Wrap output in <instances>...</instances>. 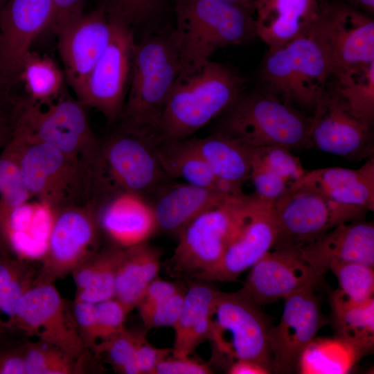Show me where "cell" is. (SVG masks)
<instances>
[{
	"mask_svg": "<svg viewBox=\"0 0 374 374\" xmlns=\"http://www.w3.org/2000/svg\"><path fill=\"white\" fill-rule=\"evenodd\" d=\"M370 16L374 13V0H339Z\"/></svg>",
	"mask_w": 374,
	"mask_h": 374,
	"instance_id": "9f6ffc18",
	"label": "cell"
},
{
	"mask_svg": "<svg viewBox=\"0 0 374 374\" xmlns=\"http://www.w3.org/2000/svg\"><path fill=\"white\" fill-rule=\"evenodd\" d=\"M122 248L99 249L71 273L75 285V300L91 303L114 298L115 277Z\"/></svg>",
	"mask_w": 374,
	"mask_h": 374,
	"instance_id": "4dcf8cb0",
	"label": "cell"
},
{
	"mask_svg": "<svg viewBox=\"0 0 374 374\" xmlns=\"http://www.w3.org/2000/svg\"><path fill=\"white\" fill-rule=\"evenodd\" d=\"M7 0H0V9L4 5Z\"/></svg>",
	"mask_w": 374,
	"mask_h": 374,
	"instance_id": "91938a15",
	"label": "cell"
},
{
	"mask_svg": "<svg viewBox=\"0 0 374 374\" xmlns=\"http://www.w3.org/2000/svg\"><path fill=\"white\" fill-rule=\"evenodd\" d=\"M229 374H268L271 371L266 366L248 360H238L227 367Z\"/></svg>",
	"mask_w": 374,
	"mask_h": 374,
	"instance_id": "11a10c76",
	"label": "cell"
},
{
	"mask_svg": "<svg viewBox=\"0 0 374 374\" xmlns=\"http://www.w3.org/2000/svg\"><path fill=\"white\" fill-rule=\"evenodd\" d=\"M276 242L301 247L332 228L363 220L369 211L336 202L307 186L294 183L274 204Z\"/></svg>",
	"mask_w": 374,
	"mask_h": 374,
	"instance_id": "8fae6325",
	"label": "cell"
},
{
	"mask_svg": "<svg viewBox=\"0 0 374 374\" xmlns=\"http://www.w3.org/2000/svg\"><path fill=\"white\" fill-rule=\"evenodd\" d=\"M245 87V79L236 71L211 60L177 79L157 125L160 141L186 139L224 113Z\"/></svg>",
	"mask_w": 374,
	"mask_h": 374,
	"instance_id": "6da1fadb",
	"label": "cell"
},
{
	"mask_svg": "<svg viewBox=\"0 0 374 374\" xmlns=\"http://www.w3.org/2000/svg\"><path fill=\"white\" fill-rule=\"evenodd\" d=\"M101 231L93 200L57 210L35 282L65 278L100 249Z\"/></svg>",
	"mask_w": 374,
	"mask_h": 374,
	"instance_id": "7c38bea8",
	"label": "cell"
},
{
	"mask_svg": "<svg viewBox=\"0 0 374 374\" xmlns=\"http://www.w3.org/2000/svg\"><path fill=\"white\" fill-rule=\"evenodd\" d=\"M98 342L123 330L128 312L115 298L95 303ZM98 344V343H97Z\"/></svg>",
	"mask_w": 374,
	"mask_h": 374,
	"instance_id": "ee69618b",
	"label": "cell"
},
{
	"mask_svg": "<svg viewBox=\"0 0 374 374\" xmlns=\"http://www.w3.org/2000/svg\"><path fill=\"white\" fill-rule=\"evenodd\" d=\"M53 13L48 30L57 35L83 13L86 0H51Z\"/></svg>",
	"mask_w": 374,
	"mask_h": 374,
	"instance_id": "681fc988",
	"label": "cell"
},
{
	"mask_svg": "<svg viewBox=\"0 0 374 374\" xmlns=\"http://www.w3.org/2000/svg\"><path fill=\"white\" fill-rule=\"evenodd\" d=\"M180 288L175 283L164 280L158 277L154 278L148 286L136 307L141 317L146 314L157 305L171 296Z\"/></svg>",
	"mask_w": 374,
	"mask_h": 374,
	"instance_id": "f907efd6",
	"label": "cell"
},
{
	"mask_svg": "<svg viewBox=\"0 0 374 374\" xmlns=\"http://www.w3.org/2000/svg\"><path fill=\"white\" fill-rule=\"evenodd\" d=\"M180 55L177 79L199 70L218 49L256 36L252 13L224 0H173Z\"/></svg>",
	"mask_w": 374,
	"mask_h": 374,
	"instance_id": "7a4b0ae2",
	"label": "cell"
},
{
	"mask_svg": "<svg viewBox=\"0 0 374 374\" xmlns=\"http://www.w3.org/2000/svg\"><path fill=\"white\" fill-rule=\"evenodd\" d=\"M216 177L239 186L249 179L253 148L222 132L190 139Z\"/></svg>",
	"mask_w": 374,
	"mask_h": 374,
	"instance_id": "f546056e",
	"label": "cell"
},
{
	"mask_svg": "<svg viewBox=\"0 0 374 374\" xmlns=\"http://www.w3.org/2000/svg\"><path fill=\"white\" fill-rule=\"evenodd\" d=\"M71 305L83 345L92 353L98 342L95 304L74 299Z\"/></svg>",
	"mask_w": 374,
	"mask_h": 374,
	"instance_id": "7dc6e473",
	"label": "cell"
},
{
	"mask_svg": "<svg viewBox=\"0 0 374 374\" xmlns=\"http://www.w3.org/2000/svg\"><path fill=\"white\" fill-rule=\"evenodd\" d=\"M5 333H6V332H5ZM3 334H4V333H0V336H1V335H3Z\"/></svg>",
	"mask_w": 374,
	"mask_h": 374,
	"instance_id": "94428289",
	"label": "cell"
},
{
	"mask_svg": "<svg viewBox=\"0 0 374 374\" xmlns=\"http://www.w3.org/2000/svg\"><path fill=\"white\" fill-rule=\"evenodd\" d=\"M9 141L33 198L56 210L90 200L91 173L79 161L51 145L15 132Z\"/></svg>",
	"mask_w": 374,
	"mask_h": 374,
	"instance_id": "ba28073f",
	"label": "cell"
},
{
	"mask_svg": "<svg viewBox=\"0 0 374 374\" xmlns=\"http://www.w3.org/2000/svg\"><path fill=\"white\" fill-rule=\"evenodd\" d=\"M14 332L54 345L75 357L93 354L83 345L71 305L53 283L35 282L24 292L16 308Z\"/></svg>",
	"mask_w": 374,
	"mask_h": 374,
	"instance_id": "4fadbf2b",
	"label": "cell"
},
{
	"mask_svg": "<svg viewBox=\"0 0 374 374\" xmlns=\"http://www.w3.org/2000/svg\"><path fill=\"white\" fill-rule=\"evenodd\" d=\"M219 290L205 280L192 282L185 290L180 316L172 327L174 357H188L208 339L211 314Z\"/></svg>",
	"mask_w": 374,
	"mask_h": 374,
	"instance_id": "4316f807",
	"label": "cell"
},
{
	"mask_svg": "<svg viewBox=\"0 0 374 374\" xmlns=\"http://www.w3.org/2000/svg\"><path fill=\"white\" fill-rule=\"evenodd\" d=\"M10 89L11 87L5 79L0 69V109L6 107L11 101Z\"/></svg>",
	"mask_w": 374,
	"mask_h": 374,
	"instance_id": "6f0895ef",
	"label": "cell"
},
{
	"mask_svg": "<svg viewBox=\"0 0 374 374\" xmlns=\"http://www.w3.org/2000/svg\"><path fill=\"white\" fill-rule=\"evenodd\" d=\"M12 113L15 132L56 148L91 172L100 141L91 129L85 107L66 89L44 103L13 96Z\"/></svg>",
	"mask_w": 374,
	"mask_h": 374,
	"instance_id": "8992f818",
	"label": "cell"
},
{
	"mask_svg": "<svg viewBox=\"0 0 374 374\" xmlns=\"http://www.w3.org/2000/svg\"><path fill=\"white\" fill-rule=\"evenodd\" d=\"M172 353V348H158L146 339L145 334L140 339L135 353V360L140 374H154L158 364Z\"/></svg>",
	"mask_w": 374,
	"mask_h": 374,
	"instance_id": "816d5d0a",
	"label": "cell"
},
{
	"mask_svg": "<svg viewBox=\"0 0 374 374\" xmlns=\"http://www.w3.org/2000/svg\"><path fill=\"white\" fill-rule=\"evenodd\" d=\"M332 87L350 113L373 126L374 122V61L332 73Z\"/></svg>",
	"mask_w": 374,
	"mask_h": 374,
	"instance_id": "e575fe53",
	"label": "cell"
},
{
	"mask_svg": "<svg viewBox=\"0 0 374 374\" xmlns=\"http://www.w3.org/2000/svg\"><path fill=\"white\" fill-rule=\"evenodd\" d=\"M334 328L337 336L350 342L365 355L374 346V298L361 303L330 297Z\"/></svg>",
	"mask_w": 374,
	"mask_h": 374,
	"instance_id": "d590c367",
	"label": "cell"
},
{
	"mask_svg": "<svg viewBox=\"0 0 374 374\" xmlns=\"http://www.w3.org/2000/svg\"><path fill=\"white\" fill-rule=\"evenodd\" d=\"M179 71V49L174 30L148 35L135 43L120 125L158 132L161 115Z\"/></svg>",
	"mask_w": 374,
	"mask_h": 374,
	"instance_id": "3957f363",
	"label": "cell"
},
{
	"mask_svg": "<svg viewBox=\"0 0 374 374\" xmlns=\"http://www.w3.org/2000/svg\"><path fill=\"white\" fill-rule=\"evenodd\" d=\"M329 270L338 283L331 296L352 303H361L373 297V267L354 261H337L330 265Z\"/></svg>",
	"mask_w": 374,
	"mask_h": 374,
	"instance_id": "f35d334b",
	"label": "cell"
},
{
	"mask_svg": "<svg viewBox=\"0 0 374 374\" xmlns=\"http://www.w3.org/2000/svg\"><path fill=\"white\" fill-rule=\"evenodd\" d=\"M231 196L234 195L184 183L166 189L152 206L157 226L179 233L198 215Z\"/></svg>",
	"mask_w": 374,
	"mask_h": 374,
	"instance_id": "83f0119b",
	"label": "cell"
},
{
	"mask_svg": "<svg viewBox=\"0 0 374 374\" xmlns=\"http://www.w3.org/2000/svg\"><path fill=\"white\" fill-rule=\"evenodd\" d=\"M145 332H134L125 328L117 334L100 341L92 350L94 357L104 359L121 374H140L135 360L137 345Z\"/></svg>",
	"mask_w": 374,
	"mask_h": 374,
	"instance_id": "ab89813d",
	"label": "cell"
},
{
	"mask_svg": "<svg viewBox=\"0 0 374 374\" xmlns=\"http://www.w3.org/2000/svg\"><path fill=\"white\" fill-rule=\"evenodd\" d=\"M301 258L320 279L337 261L374 267V224L363 220L340 224L299 247Z\"/></svg>",
	"mask_w": 374,
	"mask_h": 374,
	"instance_id": "603a6c76",
	"label": "cell"
},
{
	"mask_svg": "<svg viewBox=\"0 0 374 374\" xmlns=\"http://www.w3.org/2000/svg\"><path fill=\"white\" fill-rule=\"evenodd\" d=\"M154 134L119 126L100 141L91 170V199L121 193L144 195L166 176L155 156Z\"/></svg>",
	"mask_w": 374,
	"mask_h": 374,
	"instance_id": "277c9868",
	"label": "cell"
},
{
	"mask_svg": "<svg viewBox=\"0 0 374 374\" xmlns=\"http://www.w3.org/2000/svg\"><path fill=\"white\" fill-rule=\"evenodd\" d=\"M93 201L101 233L114 246L125 249L147 242L158 228L152 206L141 195L126 192Z\"/></svg>",
	"mask_w": 374,
	"mask_h": 374,
	"instance_id": "cb8c5ba5",
	"label": "cell"
},
{
	"mask_svg": "<svg viewBox=\"0 0 374 374\" xmlns=\"http://www.w3.org/2000/svg\"><path fill=\"white\" fill-rule=\"evenodd\" d=\"M57 210L32 198L0 214V249L23 260L43 258Z\"/></svg>",
	"mask_w": 374,
	"mask_h": 374,
	"instance_id": "7402d4cb",
	"label": "cell"
},
{
	"mask_svg": "<svg viewBox=\"0 0 374 374\" xmlns=\"http://www.w3.org/2000/svg\"><path fill=\"white\" fill-rule=\"evenodd\" d=\"M310 30L323 45L332 73L374 61V21L357 9L339 0H318Z\"/></svg>",
	"mask_w": 374,
	"mask_h": 374,
	"instance_id": "5bb4252c",
	"label": "cell"
},
{
	"mask_svg": "<svg viewBox=\"0 0 374 374\" xmlns=\"http://www.w3.org/2000/svg\"><path fill=\"white\" fill-rule=\"evenodd\" d=\"M291 150L280 145L253 148L251 168L272 172L287 181L290 186L305 174L300 159Z\"/></svg>",
	"mask_w": 374,
	"mask_h": 374,
	"instance_id": "b9f144b4",
	"label": "cell"
},
{
	"mask_svg": "<svg viewBox=\"0 0 374 374\" xmlns=\"http://www.w3.org/2000/svg\"><path fill=\"white\" fill-rule=\"evenodd\" d=\"M15 129L12 101L0 109V148H3L10 139Z\"/></svg>",
	"mask_w": 374,
	"mask_h": 374,
	"instance_id": "db71d44e",
	"label": "cell"
},
{
	"mask_svg": "<svg viewBox=\"0 0 374 374\" xmlns=\"http://www.w3.org/2000/svg\"><path fill=\"white\" fill-rule=\"evenodd\" d=\"M224 114L217 131L251 148H305L310 117L264 90L244 93Z\"/></svg>",
	"mask_w": 374,
	"mask_h": 374,
	"instance_id": "52a82bcc",
	"label": "cell"
},
{
	"mask_svg": "<svg viewBox=\"0 0 374 374\" xmlns=\"http://www.w3.org/2000/svg\"><path fill=\"white\" fill-rule=\"evenodd\" d=\"M94 359L93 354L78 358L54 345L26 338V374L87 373Z\"/></svg>",
	"mask_w": 374,
	"mask_h": 374,
	"instance_id": "74e56055",
	"label": "cell"
},
{
	"mask_svg": "<svg viewBox=\"0 0 374 374\" xmlns=\"http://www.w3.org/2000/svg\"><path fill=\"white\" fill-rule=\"evenodd\" d=\"M51 0H7L0 9V69L10 87L31 44L48 29Z\"/></svg>",
	"mask_w": 374,
	"mask_h": 374,
	"instance_id": "44dd1931",
	"label": "cell"
},
{
	"mask_svg": "<svg viewBox=\"0 0 374 374\" xmlns=\"http://www.w3.org/2000/svg\"><path fill=\"white\" fill-rule=\"evenodd\" d=\"M364 355L359 348L337 335L316 337L303 350L296 371L301 374H346Z\"/></svg>",
	"mask_w": 374,
	"mask_h": 374,
	"instance_id": "d6a6232c",
	"label": "cell"
},
{
	"mask_svg": "<svg viewBox=\"0 0 374 374\" xmlns=\"http://www.w3.org/2000/svg\"><path fill=\"white\" fill-rule=\"evenodd\" d=\"M110 19L113 24L110 42L76 99L112 123L119 121L123 110L136 42L131 26Z\"/></svg>",
	"mask_w": 374,
	"mask_h": 374,
	"instance_id": "9a60e30c",
	"label": "cell"
},
{
	"mask_svg": "<svg viewBox=\"0 0 374 374\" xmlns=\"http://www.w3.org/2000/svg\"><path fill=\"white\" fill-rule=\"evenodd\" d=\"M65 75L48 55L29 51L23 57L17 81L21 82L26 98L44 103L60 96L65 89Z\"/></svg>",
	"mask_w": 374,
	"mask_h": 374,
	"instance_id": "8d00e7d4",
	"label": "cell"
},
{
	"mask_svg": "<svg viewBox=\"0 0 374 374\" xmlns=\"http://www.w3.org/2000/svg\"><path fill=\"white\" fill-rule=\"evenodd\" d=\"M161 253L147 242L123 249L118 264L114 298L129 313L137 307L161 268Z\"/></svg>",
	"mask_w": 374,
	"mask_h": 374,
	"instance_id": "f1b7e54d",
	"label": "cell"
},
{
	"mask_svg": "<svg viewBox=\"0 0 374 374\" xmlns=\"http://www.w3.org/2000/svg\"><path fill=\"white\" fill-rule=\"evenodd\" d=\"M112 29V19L98 6L57 35L65 77L76 98L109 44Z\"/></svg>",
	"mask_w": 374,
	"mask_h": 374,
	"instance_id": "ffe728a7",
	"label": "cell"
},
{
	"mask_svg": "<svg viewBox=\"0 0 374 374\" xmlns=\"http://www.w3.org/2000/svg\"><path fill=\"white\" fill-rule=\"evenodd\" d=\"M296 183L310 187L340 204L374 210V159L360 168L328 167L306 171Z\"/></svg>",
	"mask_w": 374,
	"mask_h": 374,
	"instance_id": "484cf974",
	"label": "cell"
},
{
	"mask_svg": "<svg viewBox=\"0 0 374 374\" xmlns=\"http://www.w3.org/2000/svg\"><path fill=\"white\" fill-rule=\"evenodd\" d=\"M252 196H231L198 215L179 233L170 272L195 277L219 264L237 233Z\"/></svg>",
	"mask_w": 374,
	"mask_h": 374,
	"instance_id": "30bf717a",
	"label": "cell"
},
{
	"mask_svg": "<svg viewBox=\"0 0 374 374\" xmlns=\"http://www.w3.org/2000/svg\"><path fill=\"white\" fill-rule=\"evenodd\" d=\"M284 299L280 321L268 332L271 372L292 373L297 371L303 350L316 337L326 319L314 288L303 289Z\"/></svg>",
	"mask_w": 374,
	"mask_h": 374,
	"instance_id": "e0dca14e",
	"label": "cell"
},
{
	"mask_svg": "<svg viewBox=\"0 0 374 374\" xmlns=\"http://www.w3.org/2000/svg\"><path fill=\"white\" fill-rule=\"evenodd\" d=\"M332 75L329 56L310 30L267 49L259 74L264 91L312 112L326 94Z\"/></svg>",
	"mask_w": 374,
	"mask_h": 374,
	"instance_id": "5b68a950",
	"label": "cell"
},
{
	"mask_svg": "<svg viewBox=\"0 0 374 374\" xmlns=\"http://www.w3.org/2000/svg\"><path fill=\"white\" fill-rule=\"evenodd\" d=\"M152 148L167 177L180 178L187 184L215 190L217 177L191 139L159 141Z\"/></svg>",
	"mask_w": 374,
	"mask_h": 374,
	"instance_id": "1f68e13d",
	"label": "cell"
},
{
	"mask_svg": "<svg viewBox=\"0 0 374 374\" xmlns=\"http://www.w3.org/2000/svg\"><path fill=\"white\" fill-rule=\"evenodd\" d=\"M242 290L259 306L305 288H315L321 279L300 256L299 247L276 243L251 268Z\"/></svg>",
	"mask_w": 374,
	"mask_h": 374,
	"instance_id": "d6986e66",
	"label": "cell"
},
{
	"mask_svg": "<svg viewBox=\"0 0 374 374\" xmlns=\"http://www.w3.org/2000/svg\"><path fill=\"white\" fill-rule=\"evenodd\" d=\"M15 332L0 336V374H26V337L15 339Z\"/></svg>",
	"mask_w": 374,
	"mask_h": 374,
	"instance_id": "f6af8a7d",
	"label": "cell"
},
{
	"mask_svg": "<svg viewBox=\"0 0 374 374\" xmlns=\"http://www.w3.org/2000/svg\"><path fill=\"white\" fill-rule=\"evenodd\" d=\"M109 17L130 26L154 19L164 12L165 0H100Z\"/></svg>",
	"mask_w": 374,
	"mask_h": 374,
	"instance_id": "7bdbcfd3",
	"label": "cell"
},
{
	"mask_svg": "<svg viewBox=\"0 0 374 374\" xmlns=\"http://www.w3.org/2000/svg\"><path fill=\"white\" fill-rule=\"evenodd\" d=\"M32 198L24 181L16 152L8 141L0 154V214Z\"/></svg>",
	"mask_w": 374,
	"mask_h": 374,
	"instance_id": "60d3db41",
	"label": "cell"
},
{
	"mask_svg": "<svg viewBox=\"0 0 374 374\" xmlns=\"http://www.w3.org/2000/svg\"><path fill=\"white\" fill-rule=\"evenodd\" d=\"M225 1L235 4L248 10L253 15L254 6L257 0H224Z\"/></svg>",
	"mask_w": 374,
	"mask_h": 374,
	"instance_id": "680465c9",
	"label": "cell"
},
{
	"mask_svg": "<svg viewBox=\"0 0 374 374\" xmlns=\"http://www.w3.org/2000/svg\"><path fill=\"white\" fill-rule=\"evenodd\" d=\"M249 179L253 185L255 195L260 199L272 203H274L291 186L282 177L258 168H251Z\"/></svg>",
	"mask_w": 374,
	"mask_h": 374,
	"instance_id": "c3c4849f",
	"label": "cell"
},
{
	"mask_svg": "<svg viewBox=\"0 0 374 374\" xmlns=\"http://www.w3.org/2000/svg\"><path fill=\"white\" fill-rule=\"evenodd\" d=\"M184 293L185 290L180 288L141 317L146 328L173 327L181 312Z\"/></svg>",
	"mask_w": 374,
	"mask_h": 374,
	"instance_id": "bcb514c9",
	"label": "cell"
},
{
	"mask_svg": "<svg viewBox=\"0 0 374 374\" xmlns=\"http://www.w3.org/2000/svg\"><path fill=\"white\" fill-rule=\"evenodd\" d=\"M373 126L352 115L332 87L310 116L305 148L361 161L373 157Z\"/></svg>",
	"mask_w": 374,
	"mask_h": 374,
	"instance_id": "2e32d148",
	"label": "cell"
},
{
	"mask_svg": "<svg viewBox=\"0 0 374 374\" xmlns=\"http://www.w3.org/2000/svg\"><path fill=\"white\" fill-rule=\"evenodd\" d=\"M213 373L210 366L188 357H166L157 366L154 374H208Z\"/></svg>",
	"mask_w": 374,
	"mask_h": 374,
	"instance_id": "f5cc1de1",
	"label": "cell"
},
{
	"mask_svg": "<svg viewBox=\"0 0 374 374\" xmlns=\"http://www.w3.org/2000/svg\"><path fill=\"white\" fill-rule=\"evenodd\" d=\"M259 307L242 289L236 292H218L208 339L215 361L228 367L235 361L248 360L271 371L270 327Z\"/></svg>",
	"mask_w": 374,
	"mask_h": 374,
	"instance_id": "9c48e42d",
	"label": "cell"
},
{
	"mask_svg": "<svg viewBox=\"0 0 374 374\" xmlns=\"http://www.w3.org/2000/svg\"><path fill=\"white\" fill-rule=\"evenodd\" d=\"M39 262L15 258L0 249V333L14 332L17 303L38 275Z\"/></svg>",
	"mask_w": 374,
	"mask_h": 374,
	"instance_id": "836d02e7",
	"label": "cell"
},
{
	"mask_svg": "<svg viewBox=\"0 0 374 374\" xmlns=\"http://www.w3.org/2000/svg\"><path fill=\"white\" fill-rule=\"evenodd\" d=\"M274 204L252 196L238 231L219 264L194 278L206 282L235 281L269 251L278 239Z\"/></svg>",
	"mask_w": 374,
	"mask_h": 374,
	"instance_id": "ac0fdd59",
	"label": "cell"
},
{
	"mask_svg": "<svg viewBox=\"0 0 374 374\" xmlns=\"http://www.w3.org/2000/svg\"><path fill=\"white\" fill-rule=\"evenodd\" d=\"M318 0H257L253 10L256 36L275 48L306 34L317 12Z\"/></svg>",
	"mask_w": 374,
	"mask_h": 374,
	"instance_id": "d4e9b609",
	"label": "cell"
}]
</instances>
